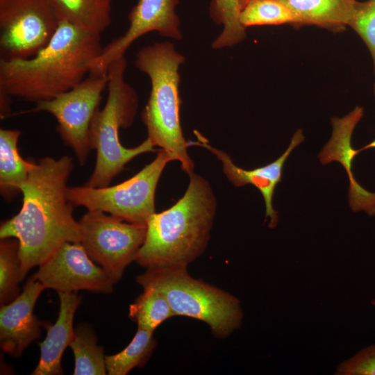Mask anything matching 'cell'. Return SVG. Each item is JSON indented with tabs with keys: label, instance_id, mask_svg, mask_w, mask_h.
Returning <instances> with one entry per match:
<instances>
[{
	"label": "cell",
	"instance_id": "cell-1",
	"mask_svg": "<svg viewBox=\"0 0 375 375\" xmlns=\"http://www.w3.org/2000/svg\"><path fill=\"white\" fill-rule=\"evenodd\" d=\"M73 167L72 158L67 156L44 157L33 162L21 187V210L1 225V240L13 238L19 242L22 281L62 243L81 242L80 224L67 197Z\"/></svg>",
	"mask_w": 375,
	"mask_h": 375
},
{
	"label": "cell",
	"instance_id": "cell-2",
	"mask_svg": "<svg viewBox=\"0 0 375 375\" xmlns=\"http://www.w3.org/2000/svg\"><path fill=\"white\" fill-rule=\"evenodd\" d=\"M101 49L100 35L60 21L33 56L0 59V92L36 103L49 100L87 78Z\"/></svg>",
	"mask_w": 375,
	"mask_h": 375
},
{
	"label": "cell",
	"instance_id": "cell-3",
	"mask_svg": "<svg viewBox=\"0 0 375 375\" xmlns=\"http://www.w3.org/2000/svg\"><path fill=\"white\" fill-rule=\"evenodd\" d=\"M183 196L171 208L155 212L135 262L146 269L186 267L206 251L217 212L209 183L192 172Z\"/></svg>",
	"mask_w": 375,
	"mask_h": 375
},
{
	"label": "cell",
	"instance_id": "cell-4",
	"mask_svg": "<svg viewBox=\"0 0 375 375\" xmlns=\"http://www.w3.org/2000/svg\"><path fill=\"white\" fill-rule=\"evenodd\" d=\"M185 61L172 43L162 42L142 47L135 65L151 81L149 98L142 112L147 138L154 147L165 151L171 161H178L182 170L190 175L194 172V163L181 126L178 90V69Z\"/></svg>",
	"mask_w": 375,
	"mask_h": 375
},
{
	"label": "cell",
	"instance_id": "cell-5",
	"mask_svg": "<svg viewBox=\"0 0 375 375\" xmlns=\"http://www.w3.org/2000/svg\"><path fill=\"white\" fill-rule=\"evenodd\" d=\"M126 65L123 56L112 62L107 69L106 101L103 108L94 113L90 128V145L96 150L97 158L85 186H108L132 159L154 151L155 147L148 138L133 148L124 147L119 140V129L132 125L138 108L137 93L125 81Z\"/></svg>",
	"mask_w": 375,
	"mask_h": 375
},
{
	"label": "cell",
	"instance_id": "cell-6",
	"mask_svg": "<svg viewBox=\"0 0 375 375\" xmlns=\"http://www.w3.org/2000/svg\"><path fill=\"white\" fill-rule=\"evenodd\" d=\"M144 288L160 292L174 316L206 323L212 334L225 339L241 326L243 313L239 299L229 292L190 276L186 267L147 270L136 278Z\"/></svg>",
	"mask_w": 375,
	"mask_h": 375
},
{
	"label": "cell",
	"instance_id": "cell-7",
	"mask_svg": "<svg viewBox=\"0 0 375 375\" xmlns=\"http://www.w3.org/2000/svg\"><path fill=\"white\" fill-rule=\"evenodd\" d=\"M170 161L165 151L160 149L153 161L129 179L103 188L67 187V199L73 206L102 211L127 222L147 226L156 212L157 185Z\"/></svg>",
	"mask_w": 375,
	"mask_h": 375
},
{
	"label": "cell",
	"instance_id": "cell-8",
	"mask_svg": "<svg viewBox=\"0 0 375 375\" xmlns=\"http://www.w3.org/2000/svg\"><path fill=\"white\" fill-rule=\"evenodd\" d=\"M81 242L88 256L117 283L135 261L147 226L124 221L99 210H88L78 222Z\"/></svg>",
	"mask_w": 375,
	"mask_h": 375
},
{
	"label": "cell",
	"instance_id": "cell-9",
	"mask_svg": "<svg viewBox=\"0 0 375 375\" xmlns=\"http://www.w3.org/2000/svg\"><path fill=\"white\" fill-rule=\"evenodd\" d=\"M107 85V74H89L74 88L37 103L29 110L47 112L56 119L57 132L63 142L73 149L81 165L85 163L92 149L90 128Z\"/></svg>",
	"mask_w": 375,
	"mask_h": 375
},
{
	"label": "cell",
	"instance_id": "cell-10",
	"mask_svg": "<svg viewBox=\"0 0 375 375\" xmlns=\"http://www.w3.org/2000/svg\"><path fill=\"white\" fill-rule=\"evenodd\" d=\"M59 19L48 0H0L1 58H27L49 42Z\"/></svg>",
	"mask_w": 375,
	"mask_h": 375
},
{
	"label": "cell",
	"instance_id": "cell-11",
	"mask_svg": "<svg viewBox=\"0 0 375 375\" xmlns=\"http://www.w3.org/2000/svg\"><path fill=\"white\" fill-rule=\"evenodd\" d=\"M80 242L62 243L32 276L45 289L57 292L88 290L110 294L115 283L97 265Z\"/></svg>",
	"mask_w": 375,
	"mask_h": 375
},
{
	"label": "cell",
	"instance_id": "cell-12",
	"mask_svg": "<svg viewBox=\"0 0 375 375\" xmlns=\"http://www.w3.org/2000/svg\"><path fill=\"white\" fill-rule=\"evenodd\" d=\"M179 0H138L128 15L125 33L113 40L94 60L90 74H105L110 64L124 56L130 46L142 35L156 31L162 37L181 40L180 20L176 13Z\"/></svg>",
	"mask_w": 375,
	"mask_h": 375
},
{
	"label": "cell",
	"instance_id": "cell-13",
	"mask_svg": "<svg viewBox=\"0 0 375 375\" xmlns=\"http://www.w3.org/2000/svg\"><path fill=\"white\" fill-rule=\"evenodd\" d=\"M197 140L189 142V145H197L210 151L222 164L223 172L228 180L235 187L246 185L255 186L262 195L265 204V219L269 217L268 226L274 228L278 222V212L273 207V197L276 186L282 181L285 163L294 149L305 140L301 129H298L291 138L285 151L274 161L253 169H244L237 166L226 152L211 146L199 132Z\"/></svg>",
	"mask_w": 375,
	"mask_h": 375
},
{
	"label": "cell",
	"instance_id": "cell-14",
	"mask_svg": "<svg viewBox=\"0 0 375 375\" xmlns=\"http://www.w3.org/2000/svg\"><path fill=\"white\" fill-rule=\"evenodd\" d=\"M363 115V108L357 106L344 117H331V138L317 157L322 165L337 161L345 169L349 181V204L352 211H364L369 216H375V192L363 188L355 179L351 169L353 159L359 154L358 149L352 147V135Z\"/></svg>",
	"mask_w": 375,
	"mask_h": 375
},
{
	"label": "cell",
	"instance_id": "cell-15",
	"mask_svg": "<svg viewBox=\"0 0 375 375\" xmlns=\"http://www.w3.org/2000/svg\"><path fill=\"white\" fill-rule=\"evenodd\" d=\"M44 287L33 276L20 294L0 308V344L10 356L19 357L27 347L40 336L44 322L33 313L37 300Z\"/></svg>",
	"mask_w": 375,
	"mask_h": 375
},
{
	"label": "cell",
	"instance_id": "cell-16",
	"mask_svg": "<svg viewBox=\"0 0 375 375\" xmlns=\"http://www.w3.org/2000/svg\"><path fill=\"white\" fill-rule=\"evenodd\" d=\"M58 316L53 324L44 322L47 329L44 340L39 343L40 359L33 375H60L63 374L61 358L65 349L74 339L73 322L81 299L74 292H58Z\"/></svg>",
	"mask_w": 375,
	"mask_h": 375
},
{
	"label": "cell",
	"instance_id": "cell-17",
	"mask_svg": "<svg viewBox=\"0 0 375 375\" xmlns=\"http://www.w3.org/2000/svg\"><path fill=\"white\" fill-rule=\"evenodd\" d=\"M294 15V26L313 25L333 32L349 26L356 12L357 0H280Z\"/></svg>",
	"mask_w": 375,
	"mask_h": 375
},
{
	"label": "cell",
	"instance_id": "cell-18",
	"mask_svg": "<svg viewBox=\"0 0 375 375\" xmlns=\"http://www.w3.org/2000/svg\"><path fill=\"white\" fill-rule=\"evenodd\" d=\"M59 21L100 35L111 23L112 0H48Z\"/></svg>",
	"mask_w": 375,
	"mask_h": 375
},
{
	"label": "cell",
	"instance_id": "cell-19",
	"mask_svg": "<svg viewBox=\"0 0 375 375\" xmlns=\"http://www.w3.org/2000/svg\"><path fill=\"white\" fill-rule=\"evenodd\" d=\"M20 135L18 130H0V192L8 201L21 192L33 163L22 158L19 152Z\"/></svg>",
	"mask_w": 375,
	"mask_h": 375
},
{
	"label": "cell",
	"instance_id": "cell-20",
	"mask_svg": "<svg viewBox=\"0 0 375 375\" xmlns=\"http://www.w3.org/2000/svg\"><path fill=\"white\" fill-rule=\"evenodd\" d=\"M69 347L74 357V375L107 374L103 347L97 344V336L88 324H80Z\"/></svg>",
	"mask_w": 375,
	"mask_h": 375
},
{
	"label": "cell",
	"instance_id": "cell-21",
	"mask_svg": "<svg viewBox=\"0 0 375 375\" xmlns=\"http://www.w3.org/2000/svg\"><path fill=\"white\" fill-rule=\"evenodd\" d=\"M153 331L138 327L131 342L117 353L106 356L109 375H126L136 367H142L149 360L157 342Z\"/></svg>",
	"mask_w": 375,
	"mask_h": 375
},
{
	"label": "cell",
	"instance_id": "cell-22",
	"mask_svg": "<svg viewBox=\"0 0 375 375\" xmlns=\"http://www.w3.org/2000/svg\"><path fill=\"white\" fill-rule=\"evenodd\" d=\"M129 318L138 327L153 331L165 321L174 317L167 299L158 291L144 288L129 306Z\"/></svg>",
	"mask_w": 375,
	"mask_h": 375
},
{
	"label": "cell",
	"instance_id": "cell-23",
	"mask_svg": "<svg viewBox=\"0 0 375 375\" xmlns=\"http://www.w3.org/2000/svg\"><path fill=\"white\" fill-rule=\"evenodd\" d=\"M240 0H212L210 15L216 24L223 25L222 33L212 42V49L233 47L246 38V28L240 22Z\"/></svg>",
	"mask_w": 375,
	"mask_h": 375
},
{
	"label": "cell",
	"instance_id": "cell-24",
	"mask_svg": "<svg viewBox=\"0 0 375 375\" xmlns=\"http://www.w3.org/2000/svg\"><path fill=\"white\" fill-rule=\"evenodd\" d=\"M240 24L245 28L252 26H295L297 20L290 9L280 0H249L242 8Z\"/></svg>",
	"mask_w": 375,
	"mask_h": 375
},
{
	"label": "cell",
	"instance_id": "cell-25",
	"mask_svg": "<svg viewBox=\"0 0 375 375\" xmlns=\"http://www.w3.org/2000/svg\"><path fill=\"white\" fill-rule=\"evenodd\" d=\"M19 245L13 238L1 240L0 243V303L7 304L19 294L18 287L22 281Z\"/></svg>",
	"mask_w": 375,
	"mask_h": 375
},
{
	"label": "cell",
	"instance_id": "cell-26",
	"mask_svg": "<svg viewBox=\"0 0 375 375\" xmlns=\"http://www.w3.org/2000/svg\"><path fill=\"white\" fill-rule=\"evenodd\" d=\"M349 26L367 47L375 73V0L358 1Z\"/></svg>",
	"mask_w": 375,
	"mask_h": 375
},
{
	"label": "cell",
	"instance_id": "cell-27",
	"mask_svg": "<svg viewBox=\"0 0 375 375\" xmlns=\"http://www.w3.org/2000/svg\"><path fill=\"white\" fill-rule=\"evenodd\" d=\"M335 374L375 375V344L362 349L340 364Z\"/></svg>",
	"mask_w": 375,
	"mask_h": 375
},
{
	"label": "cell",
	"instance_id": "cell-28",
	"mask_svg": "<svg viewBox=\"0 0 375 375\" xmlns=\"http://www.w3.org/2000/svg\"><path fill=\"white\" fill-rule=\"evenodd\" d=\"M370 149H375V138L372 141L367 144L366 145L363 146L361 148L358 149V151L360 153V152L363 151Z\"/></svg>",
	"mask_w": 375,
	"mask_h": 375
},
{
	"label": "cell",
	"instance_id": "cell-29",
	"mask_svg": "<svg viewBox=\"0 0 375 375\" xmlns=\"http://www.w3.org/2000/svg\"><path fill=\"white\" fill-rule=\"evenodd\" d=\"M249 0H240L241 10Z\"/></svg>",
	"mask_w": 375,
	"mask_h": 375
},
{
	"label": "cell",
	"instance_id": "cell-30",
	"mask_svg": "<svg viewBox=\"0 0 375 375\" xmlns=\"http://www.w3.org/2000/svg\"><path fill=\"white\" fill-rule=\"evenodd\" d=\"M373 90H374V97H375V82L374 83V88H373Z\"/></svg>",
	"mask_w": 375,
	"mask_h": 375
},
{
	"label": "cell",
	"instance_id": "cell-31",
	"mask_svg": "<svg viewBox=\"0 0 375 375\" xmlns=\"http://www.w3.org/2000/svg\"><path fill=\"white\" fill-rule=\"evenodd\" d=\"M372 304L375 306V299L372 301Z\"/></svg>",
	"mask_w": 375,
	"mask_h": 375
}]
</instances>
